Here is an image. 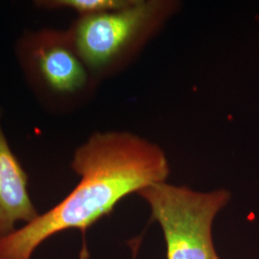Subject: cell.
Listing matches in <instances>:
<instances>
[{"mask_svg": "<svg viewBox=\"0 0 259 259\" xmlns=\"http://www.w3.org/2000/svg\"><path fill=\"white\" fill-rule=\"evenodd\" d=\"M20 59L33 84L54 100L82 91L88 83L87 66L68 33L44 30L28 35L20 46Z\"/></svg>", "mask_w": 259, "mask_h": 259, "instance_id": "obj_3", "label": "cell"}, {"mask_svg": "<svg viewBox=\"0 0 259 259\" xmlns=\"http://www.w3.org/2000/svg\"><path fill=\"white\" fill-rule=\"evenodd\" d=\"M156 6L134 1L123 9L82 17L68 34L83 65L96 70L110 65L146 25Z\"/></svg>", "mask_w": 259, "mask_h": 259, "instance_id": "obj_4", "label": "cell"}, {"mask_svg": "<svg viewBox=\"0 0 259 259\" xmlns=\"http://www.w3.org/2000/svg\"><path fill=\"white\" fill-rule=\"evenodd\" d=\"M138 193L161 227L167 259H221L213 244L212 224L231 199L228 190L199 192L163 182Z\"/></svg>", "mask_w": 259, "mask_h": 259, "instance_id": "obj_2", "label": "cell"}, {"mask_svg": "<svg viewBox=\"0 0 259 259\" xmlns=\"http://www.w3.org/2000/svg\"><path fill=\"white\" fill-rule=\"evenodd\" d=\"M71 166L80 183L52 209L0 238V259H31L44 241L65 230L84 234L123 198L170 174L162 149L126 132L94 134L75 151Z\"/></svg>", "mask_w": 259, "mask_h": 259, "instance_id": "obj_1", "label": "cell"}, {"mask_svg": "<svg viewBox=\"0 0 259 259\" xmlns=\"http://www.w3.org/2000/svg\"><path fill=\"white\" fill-rule=\"evenodd\" d=\"M37 3L49 8H69L82 17H87L126 8L134 3V0H50Z\"/></svg>", "mask_w": 259, "mask_h": 259, "instance_id": "obj_6", "label": "cell"}, {"mask_svg": "<svg viewBox=\"0 0 259 259\" xmlns=\"http://www.w3.org/2000/svg\"><path fill=\"white\" fill-rule=\"evenodd\" d=\"M28 178L3 133L0 123V238L15 232L18 222L38 217L27 190Z\"/></svg>", "mask_w": 259, "mask_h": 259, "instance_id": "obj_5", "label": "cell"}]
</instances>
